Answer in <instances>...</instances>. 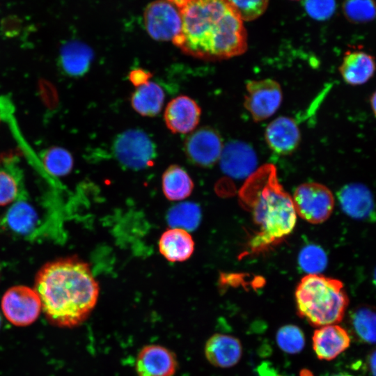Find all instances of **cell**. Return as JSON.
<instances>
[{
    "label": "cell",
    "instance_id": "8fae6325",
    "mask_svg": "<svg viewBox=\"0 0 376 376\" xmlns=\"http://www.w3.org/2000/svg\"><path fill=\"white\" fill-rule=\"evenodd\" d=\"M178 368L175 354L159 345H148L139 352L135 363L138 376H173Z\"/></svg>",
    "mask_w": 376,
    "mask_h": 376
},
{
    "label": "cell",
    "instance_id": "ffe728a7",
    "mask_svg": "<svg viewBox=\"0 0 376 376\" xmlns=\"http://www.w3.org/2000/svg\"><path fill=\"white\" fill-rule=\"evenodd\" d=\"M93 57L92 50L85 44L77 41L69 42L61 49L59 63L67 75L78 77L88 71Z\"/></svg>",
    "mask_w": 376,
    "mask_h": 376
},
{
    "label": "cell",
    "instance_id": "f35d334b",
    "mask_svg": "<svg viewBox=\"0 0 376 376\" xmlns=\"http://www.w3.org/2000/svg\"><path fill=\"white\" fill-rule=\"evenodd\" d=\"M1 322H2V320H1V316L0 315V328H1Z\"/></svg>",
    "mask_w": 376,
    "mask_h": 376
},
{
    "label": "cell",
    "instance_id": "f546056e",
    "mask_svg": "<svg viewBox=\"0 0 376 376\" xmlns=\"http://www.w3.org/2000/svg\"><path fill=\"white\" fill-rule=\"evenodd\" d=\"M343 9L346 17L354 22H368L376 16L374 0H346Z\"/></svg>",
    "mask_w": 376,
    "mask_h": 376
},
{
    "label": "cell",
    "instance_id": "4fadbf2b",
    "mask_svg": "<svg viewBox=\"0 0 376 376\" xmlns=\"http://www.w3.org/2000/svg\"><path fill=\"white\" fill-rule=\"evenodd\" d=\"M201 114V108L195 100L187 95H179L168 103L164 118L172 132L186 134L196 128Z\"/></svg>",
    "mask_w": 376,
    "mask_h": 376
},
{
    "label": "cell",
    "instance_id": "83f0119b",
    "mask_svg": "<svg viewBox=\"0 0 376 376\" xmlns=\"http://www.w3.org/2000/svg\"><path fill=\"white\" fill-rule=\"evenodd\" d=\"M276 343L281 350L288 354L300 352L305 345L304 335L297 326L281 327L276 333Z\"/></svg>",
    "mask_w": 376,
    "mask_h": 376
},
{
    "label": "cell",
    "instance_id": "2e32d148",
    "mask_svg": "<svg viewBox=\"0 0 376 376\" xmlns=\"http://www.w3.org/2000/svg\"><path fill=\"white\" fill-rule=\"evenodd\" d=\"M313 348L320 360L331 361L348 348V332L337 324L320 327L313 335Z\"/></svg>",
    "mask_w": 376,
    "mask_h": 376
},
{
    "label": "cell",
    "instance_id": "1f68e13d",
    "mask_svg": "<svg viewBox=\"0 0 376 376\" xmlns=\"http://www.w3.org/2000/svg\"><path fill=\"white\" fill-rule=\"evenodd\" d=\"M306 13L313 19L324 20L329 18L336 8L335 0H304Z\"/></svg>",
    "mask_w": 376,
    "mask_h": 376
},
{
    "label": "cell",
    "instance_id": "8992f818",
    "mask_svg": "<svg viewBox=\"0 0 376 376\" xmlns=\"http://www.w3.org/2000/svg\"><path fill=\"white\" fill-rule=\"evenodd\" d=\"M292 198L296 213L311 224L325 221L334 210V196L329 189L320 183L300 185Z\"/></svg>",
    "mask_w": 376,
    "mask_h": 376
},
{
    "label": "cell",
    "instance_id": "cb8c5ba5",
    "mask_svg": "<svg viewBox=\"0 0 376 376\" xmlns=\"http://www.w3.org/2000/svg\"><path fill=\"white\" fill-rule=\"evenodd\" d=\"M37 219V214L32 206L20 201L13 204L8 210L4 222L12 232L26 235L33 229Z\"/></svg>",
    "mask_w": 376,
    "mask_h": 376
},
{
    "label": "cell",
    "instance_id": "484cf974",
    "mask_svg": "<svg viewBox=\"0 0 376 376\" xmlns=\"http://www.w3.org/2000/svg\"><path fill=\"white\" fill-rule=\"evenodd\" d=\"M42 162L51 175L63 176L68 174L73 166V158L70 152L61 147H51L42 152Z\"/></svg>",
    "mask_w": 376,
    "mask_h": 376
},
{
    "label": "cell",
    "instance_id": "7c38bea8",
    "mask_svg": "<svg viewBox=\"0 0 376 376\" xmlns=\"http://www.w3.org/2000/svg\"><path fill=\"white\" fill-rule=\"evenodd\" d=\"M219 161L223 172L236 179L248 178L257 165L253 148L240 141H232L224 146Z\"/></svg>",
    "mask_w": 376,
    "mask_h": 376
},
{
    "label": "cell",
    "instance_id": "e575fe53",
    "mask_svg": "<svg viewBox=\"0 0 376 376\" xmlns=\"http://www.w3.org/2000/svg\"><path fill=\"white\" fill-rule=\"evenodd\" d=\"M370 105L373 109V111L376 116V91L373 93L370 97Z\"/></svg>",
    "mask_w": 376,
    "mask_h": 376
},
{
    "label": "cell",
    "instance_id": "4dcf8cb0",
    "mask_svg": "<svg viewBox=\"0 0 376 376\" xmlns=\"http://www.w3.org/2000/svg\"><path fill=\"white\" fill-rule=\"evenodd\" d=\"M243 21H252L267 9L269 0H228Z\"/></svg>",
    "mask_w": 376,
    "mask_h": 376
},
{
    "label": "cell",
    "instance_id": "6da1fadb",
    "mask_svg": "<svg viewBox=\"0 0 376 376\" xmlns=\"http://www.w3.org/2000/svg\"><path fill=\"white\" fill-rule=\"evenodd\" d=\"M182 26L173 43L197 58L219 60L244 53L247 34L243 20L228 0H173Z\"/></svg>",
    "mask_w": 376,
    "mask_h": 376
},
{
    "label": "cell",
    "instance_id": "f1b7e54d",
    "mask_svg": "<svg viewBox=\"0 0 376 376\" xmlns=\"http://www.w3.org/2000/svg\"><path fill=\"white\" fill-rule=\"evenodd\" d=\"M200 220V208L194 203H185L177 205L169 215L170 222L189 230L196 228Z\"/></svg>",
    "mask_w": 376,
    "mask_h": 376
},
{
    "label": "cell",
    "instance_id": "d590c367",
    "mask_svg": "<svg viewBox=\"0 0 376 376\" xmlns=\"http://www.w3.org/2000/svg\"><path fill=\"white\" fill-rule=\"evenodd\" d=\"M330 376H353V375L348 374L347 373H338L333 374Z\"/></svg>",
    "mask_w": 376,
    "mask_h": 376
},
{
    "label": "cell",
    "instance_id": "277c9868",
    "mask_svg": "<svg viewBox=\"0 0 376 376\" xmlns=\"http://www.w3.org/2000/svg\"><path fill=\"white\" fill-rule=\"evenodd\" d=\"M295 300L299 316L318 327L340 322L349 303L340 281L319 274L301 279Z\"/></svg>",
    "mask_w": 376,
    "mask_h": 376
},
{
    "label": "cell",
    "instance_id": "5b68a950",
    "mask_svg": "<svg viewBox=\"0 0 376 376\" xmlns=\"http://www.w3.org/2000/svg\"><path fill=\"white\" fill-rule=\"evenodd\" d=\"M111 150L120 164L134 170L151 166L157 155L155 143L145 132L138 129L119 134L113 141Z\"/></svg>",
    "mask_w": 376,
    "mask_h": 376
},
{
    "label": "cell",
    "instance_id": "8d00e7d4",
    "mask_svg": "<svg viewBox=\"0 0 376 376\" xmlns=\"http://www.w3.org/2000/svg\"><path fill=\"white\" fill-rule=\"evenodd\" d=\"M301 376H313V375L308 370H302L301 372Z\"/></svg>",
    "mask_w": 376,
    "mask_h": 376
},
{
    "label": "cell",
    "instance_id": "ba28073f",
    "mask_svg": "<svg viewBox=\"0 0 376 376\" xmlns=\"http://www.w3.org/2000/svg\"><path fill=\"white\" fill-rule=\"evenodd\" d=\"M1 308L10 322L15 326L24 327L36 320L42 308V303L36 290L24 285H17L4 293Z\"/></svg>",
    "mask_w": 376,
    "mask_h": 376
},
{
    "label": "cell",
    "instance_id": "7a4b0ae2",
    "mask_svg": "<svg viewBox=\"0 0 376 376\" xmlns=\"http://www.w3.org/2000/svg\"><path fill=\"white\" fill-rule=\"evenodd\" d=\"M35 287L48 321L65 328L87 319L100 292L90 265L75 257L45 264L36 276Z\"/></svg>",
    "mask_w": 376,
    "mask_h": 376
},
{
    "label": "cell",
    "instance_id": "603a6c76",
    "mask_svg": "<svg viewBox=\"0 0 376 376\" xmlns=\"http://www.w3.org/2000/svg\"><path fill=\"white\" fill-rule=\"evenodd\" d=\"M16 162L11 154L0 155V205L9 204L17 197L22 175Z\"/></svg>",
    "mask_w": 376,
    "mask_h": 376
},
{
    "label": "cell",
    "instance_id": "d6a6232c",
    "mask_svg": "<svg viewBox=\"0 0 376 376\" xmlns=\"http://www.w3.org/2000/svg\"><path fill=\"white\" fill-rule=\"evenodd\" d=\"M152 74L143 69L137 68L132 70L129 74V79L136 87L142 86L150 81Z\"/></svg>",
    "mask_w": 376,
    "mask_h": 376
},
{
    "label": "cell",
    "instance_id": "e0dca14e",
    "mask_svg": "<svg viewBox=\"0 0 376 376\" xmlns=\"http://www.w3.org/2000/svg\"><path fill=\"white\" fill-rule=\"evenodd\" d=\"M242 354L240 341L235 337L223 334H214L205 345L207 360L219 368H230L238 363Z\"/></svg>",
    "mask_w": 376,
    "mask_h": 376
},
{
    "label": "cell",
    "instance_id": "d4e9b609",
    "mask_svg": "<svg viewBox=\"0 0 376 376\" xmlns=\"http://www.w3.org/2000/svg\"><path fill=\"white\" fill-rule=\"evenodd\" d=\"M350 321L359 339L369 344L376 343V308L360 306L353 311Z\"/></svg>",
    "mask_w": 376,
    "mask_h": 376
},
{
    "label": "cell",
    "instance_id": "7402d4cb",
    "mask_svg": "<svg viewBox=\"0 0 376 376\" xmlns=\"http://www.w3.org/2000/svg\"><path fill=\"white\" fill-rule=\"evenodd\" d=\"M162 187L167 199L172 201H181L191 195L194 182L184 169L172 164L162 175Z\"/></svg>",
    "mask_w": 376,
    "mask_h": 376
},
{
    "label": "cell",
    "instance_id": "9a60e30c",
    "mask_svg": "<svg viewBox=\"0 0 376 376\" xmlns=\"http://www.w3.org/2000/svg\"><path fill=\"white\" fill-rule=\"evenodd\" d=\"M338 199L343 211L353 219H370L375 212L373 194L361 183H350L342 187Z\"/></svg>",
    "mask_w": 376,
    "mask_h": 376
},
{
    "label": "cell",
    "instance_id": "9c48e42d",
    "mask_svg": "<svg viewBox=\"0 0 376 376\" xmlns=\"http://www.w3.org/2000/svg\"><path fill=\"white\" fill-rule=\"evenodd\" d=\"M244 104L256 122L271 117L279 108L283 98L280 84L272 79L246 83Z\"/></svg>",
    "mask_w": 376,
    "mask_h": 376
},
{
    "label": "cell",
    "instance_id": "5bb4252c",
    "mask_svg": "<svg viewBox=\"0 0 376 376\" xmlns=\"http://www.w3.org/2000/svg\"><path fill=\"white\" fill-rule=\"evenodd\" d=\"M265 138L269 148L278 155H289L298 147L301 134L294 119L279 116L266 127Z\"/></svg>",
    "mask_w": 376,
    "mask_h": 376
},
{
    "label": "cell",
    "instance_id": "74e56055",
    "mask_svg": "<svg viewBox=\"0 0 376 376\" xmlns=\"http://www.w3.org/2000/svg\"><path fill=\"white\" fill-rule=\"evenodd\" d=\"M373 283L375 284V285L376 286V268L374 271V273H373Z\"/></svg>",
    "mask_w": 376,
    "mask_h": 376
},
{
    "label": "cell",
    "instance_id": "44dd1931",
    "mask_svg": "<svg viewBox=\"0 0 376 376\" xmlns=\"http://www.w3.org/2000/svg\"><path fill=\"white\" fill-rule=\"evenodd\" d=\"M133 109L143 116H157L164 102V93L157 84L148 81L136 88L131 96Z\"/></svg>",
    "mask_w": 376,
    "mask_h": 376
},
{
    "label": "cell",
    "instance_id": "30bf717a",
    "mask_svg": "<svg viewBox=\"0 0 376 376\" xmlns=\"http://www.w3.org/2000/svg\"><path fill=\"white\" fill-rule=\"evenodd\" d=\"M224 146L220 134L210 127H201L188 136L184 143L186 157L192 164L211 167L220 158Z\"/></svg>",
    "mask_w": 376,
    "mask_h": 376
},
{
    "label": "cell",
    "instance_id": "52a82bcc",
    "mask_svg": "<svg viewBox=\"0 0 376 376\" xmlns=\"http://www.w3.org/2000/svg\"><path fill=\"white\" fill-rule=\"evenodd\" d=\"M143 24L154 40L172 41L181 29L180 9L173 0L153 1L145 8Z\"/></svg>",
    "mask_w": 376,
    "mask_h": 376
},
{
    "label": "cell",
    "instance_id": "4316f807",
    "mask_svg": "<svg viewBox=\"0 0 376 376\" xmlns=\"http://www.w3.org/2000/svg\"><path fill=\"white\" fill-rule=\"evenodd\" d=\"M327 261L324 251L315 244L304 247L298 257L300 267L308 274H318L325 269Z\"/></svg>",
    "mask_w": 376,
    "mask_h": 376
},
{
    "label": "cell",
    "instance_id": "3957f363",
    "mask_svg": "<svg viewBox=\"0 0 376 376\" xmlns=\"http://www.w3.org/2000/svg\"><path fill=\"white\" fill-rule=\"evenodd\" d=\"M240 196L258 226L251 241L253 250L273 245L292 231L297 219L292 198L279 182L273 164H265L249 176Z\"/></svg>",
    "mask_w": 376,
    "mask_h": 376
},
{
    "label": "cell",
    "instance_id": "ac0fdd59",
    "mask_svg": "<svg viewBox=\"0 0 376 376\" xmlns=\"http://www.w3.org/2000/svg\"><path fill=\"white\" fill-rule=\"evenodd\" d=\"M375 58L363 51L350 50L345 52L339 68L344 81L352 86L361 85L374 75Z\"/></svg>",
    "mask_w": 376,
    "mask_h": 376
},
{
    "label": "cell",
    "instance_id": "836d02e7",
    "mask_svg": "<svg viewBox=\"0 0 376 376\" xmlns=\"http://www.w3.org/2000/svg\"><path fill=\"white\" fill-rule=\"evenodd\" d=\"M369 367L373 376H376V350H374L369 358Z\"/></svg>",
    "mask_w": 376,
    "mask_h": 376
},
{
    "label": "cell",
    "instance_id": "d6986e66",
    "mask_svg": "<svg viewBox=\"0 0 376 376\" xmlns=\"http://www.w3.org/2000/svg\"><path fill=\"white\" fill-rule=\"evenodd\" d=\"M194 250V242L185 228L167 229L159 240L160 253L170 262H183L189 259Z\"/></svg>",
    "mask_w": 376,
    "mask_h": 376
}]
</instances>
